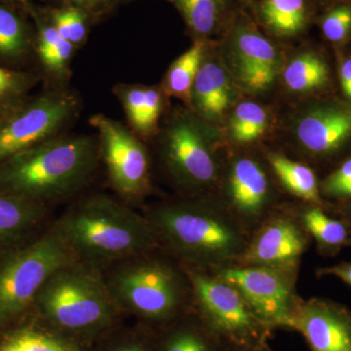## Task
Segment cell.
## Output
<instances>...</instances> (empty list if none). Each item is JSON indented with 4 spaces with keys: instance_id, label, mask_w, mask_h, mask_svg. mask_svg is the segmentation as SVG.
<instances>
[{
    "instance_id": "cell-1",
    "label": "cell",
    "mask_w": 351,
    "mask_h": 351,
    "mask_svg": "<svg viewBox=\"0 0 351 351\" xmlns=\"http://www.w3.org/2000/svg\"><path fill=\"white\" fill-rule=\"evenodd\" d=\"M143 214L159 246L189 267L215 270L237 265L250 239L218 200L204 195L162 201Z\"/></svg>"
},
{
    "instance_id": "cell-2",
    "label": "cell",
    "mask_w": 351,
    "mask_h": 351,
    "mask_svg": "<svg viewBox=\"0 0 351 351\" xmlns=\"http://www.w3.org/2000/svg\"><path fill=\"white\" fill-rule=\"evenodd\" d=\"M101 163L97 135L64 133L0 164V195L54 209L88 193Z\"/></svg>"
},
{
    "instance_id": "cell-3",
    "label": "cell",
    "mask_w": 351,
    "mask_h": 351,
    "mask_svg": "<svg viewBox=\"0 0 351 351\" xmlns=\"http://www.w3.org/2000/svg\"><path fill=\"white\" fill-rule=\"evenodd\" d=\"M53 223L75 260L99 270L159 246L144 214L107 193L80 195Z\"/></svg>"
},
{
    "instance_id": "cell-4",
    "label": "cell",
    "mask_w": 351,
    "mask_h": 351,
    "mask_svg": "<svg viewBox=\"0 0 351 351\" xmlns=\"http://www.w3.org/2000/svg\"><path fill=\"white\" fill-rule=\"evenodd\" d=\"M122 313L158 329L193 311L186 267L160 246L100 270Z\"/></svg>"
},
{
    "instance_id": "cell-5",
    "label": "cell",
    "mask_w": 351,
    "mask_h": 351,
    "mask_svg": "<svg viewBox=\"0 0 351 351\" xmlns=\"http://www.w3.org/2000/svg\"><path fill=\"white\" fill-rule=\"evenodd\" d=\"M32 311L60 331L91 345L126 318L100 270L80 262L64 265L47 279Z\"/></svg>"
},
{
    "instance_id": "cell-6",
    "label": "cell",
    "mask_w": 351,
    "mask_h": 351,
    "mask_svg": "<svg viewBox=\"0 0 351 351\" xmlns=\"http://www.w3.org/2000/svg\"><path fill=\"white\" fill-rule=\"evenodd\" d=\"M75 262L53 221L34 239L4 254L0 258V328L31 313L47 279Z\"/></svg>"
},
{
    "instance_id": "cell-7",
    "label": "cell",
    "mask_w": 351,
    "mask_h": 351,
    "mask_svg": "<svg viewBox=\"0 0 351 351\" xmlns=\"http://www.w3.org/2000/svg\"><path fill=\"white\" fill-rule=\"evenodd\" d=\"M184 267L193 285V311L223 350L255 351L269 345L272 331L232 284L210 270Z\"/></svg>"
},
{
    "instance_id": "cell-8",
    "label": "cell",
    "mask_w": 351,
    "mask_h": 351,
    "mask_svg": "<svg viewBox=\"0 0 351 351\" xmlns=\"http://www.w3.org/2000/svg\"><path fill=\"white\" fill-rule=\"evenodd\" d=\"M80 95L69 86H44L0 119V164L66 133L82 112Z\"/></svg>"
},
{
    "instance_id": "cell-9",
    "label": "cell",
    "mask_w": 351,
    "mask_h": 351,
    "mask_svg": "<svg viewBox=\"0 0 351 351\" xmlns=\"http://www.w3.org/2000/svg\"><path fill=\"white\" fill-rule=\"evenodd\" d=\"M210 271L232 284L270 331H295L302 302L297 293L299 269L232 265Z\"/></svg>"
},
{
    "instance_id": "cell-10",
    "label": "cell",
    "mask_w": 351,
    "mask_h": 351,
    "mask_svg": "<svg viewBox=\"0 0 351 351\" xmlns=\"http://www.w3.org/2000/svg\"><path fill=\"white\" fill-rule=\"evenodd\" d=\"M101 161L115 196L129 205L145 199L152 191V162L144 141L128 126L103 113L92 115Z\"/></svg>"
},
{
    "instance_id": "cell-11",
    "label": "cell",
    "mask_w": 351,
    "mask_h": 351,
    "mask_svg": "<svg viewBox=\"0 0 351 351\" xmlns=\"http://www.w3.org/2000/svg\"><path fill=\"white\" fill-rule=\"evenodd\" d=\"M205 132L195 115L181 113L171 120L161 137L164 167L186 195H203L218 181V162Z\"/></svg>"
},
{
    "instance_id": "cell-12",
    "label": "cell",
    "mask_w": 351,
    "mask_h": 351,
    "mask_svg": "<svg viewBox=\"0 0 351 351\" xmlns=\"http://www.w3.org/2000/svg\"><path fill=\"white\" fill-rule=\"evenodd\" d=\"M311 237L294 212L276 210L251 232L237 265L299 269Z\"/></svg>"
},
{
    "instance_id": "cell-13",
    "label": "cell",
    "mask_w": 351,
    "mask_h": 351,
    "mask_svg": "<svg viewBox=\"0 0 351 351\" xmlns=\"http://www.w3.org/2000/svg\"><path fill=\"white\" fill-rule=\"evenodd\" d=\"M267 172L252 157L232 161L226 176L225 200L221 205L249 233L276 211Z\"/></svg>"
},
{
    "instance_id": "cell-14",
    "label": "cell",
    "mask_w": 351,
    "mask_h": 351,
    "mask_svg": "<svg viewBox=\"0 0 351 351\" xmlns=\"http://www.w3.org/2000/svg\"><path fill=\"white\" fill-rule=\"evenodd\" d=\"M295 332L311 351H351V309L326 298L302 300Z\"/></svg>"
},
{
    "instance_id": "cell-15",
    "label": "cell",
    "mask_w": 351,
    "mask_h": 351,
    "mask_svg": "<svg viewBox=\"0 0 351 351\" xmlns=\"http://www.w3.org/2000/svg\"><path fill=\"white\" fill-rule=\"evenodd\" d=\"M295 135L302 149L315 158L334 156L351 137V108H318L298 122Z\"/></svg>"
},
{
    "instance_id": "cell-16",
    "label": "cell",
    "mask_w": 351,
    "mask_h": 351,
    "mask_svg": "<svg viewBox=\"0 0 351 351\" xmlns=\"http://www.w3.org/2000/svg\"><path fill=\"white\" fill-rule=\"evenodd\" d=\"M232 49L237 77L246 89L261 92L271 86L278 73V55L265 36L242 27L235 34Z\"/></svg>"
},
{
    "instance_id": "cell-17",
    "label": "cell",
    "mask_w": 351,
    "mask_h": 351,
    "mask_svg": "<svg viewBox=\"0 0 351 351\" xmlns=\"http://www.w3.org/2000/svg\"><path fill=\"white\" fill-rule=\"evenodd\" d=\"M93 346L60 331L34 311L0 328V351H93Z\"/></svg>"
},
{
    "instance_id": "cell-18",
    "label": "cell",
    "mask_w": 351,
    "mask_h": 351,
    "mask_svg": "<svg viewBox=\"0 0 351 351\" xmlns=\"http://www.w3.org/2000/svg\"><path fill=\"white\" fill-rule=\"evenodd\" d=\"M27 14L36 27V71L45 82L44 86H69L71 61L77 49L58 34L40 6L32 3Z\"/></svg>"
},
{
    "instance_id": "cell-19",
    "label": "cell",
    "mask_w": 351,
    "mask_h": 351,
    "mask_svg": "<svg viewBox=\"0 0 351 351\" xmlns=\"http://www.w3.org/2000/svg\"><path fill=\"white\" fill-rule=\"evenodd\" d=\"M53 210L17 196L0 195V245L20 246L25 244L20 240L38 237L55 219Z\"/></svg>"
},
{
    "instance_id": "cell-20",
    "label": "cell",
    "mask_w": 351,
    "mask_h": 351,
    "mask_svg": "<svg viewBox=\"0 0 351 351\" xmlns=\"http://www.w3.org/2000/svg\"><path fill=\"white\" fill-rule=\"evenodd\" d=\"M36 63V27L29 14L0 4V66L32 69Z\"/></svg>"
},
{
    "instance_id": "cell-21",
    "label": "cell",
    "mask_w": 351,
    "mask_h": 351,
    "mask_svg": "<svg viewBox=\"0 0 351 351\" xmlns=\"http://www.w3.org/2000/svg\"><path fill=\"white\" fill-rule=\"evenodd\" d=\"M112 92L121 104L132 132L143 141L156 135L164 107L162 88L117 83Z\"/></svg>"
},
{
    "instance_id": "cell-22",
    "label": "cell",
    "mask_w": 351,
    "mask_h": 351,
    "mask_svg": "<svg viewBox=\"0 0 351 351\" xmlns=\"http://www.w3.org/2000/svg\"><path fill=\"white\" fill-rule=\"evenodd\" d=\"M232 98V82L226 69L204 58L191 89L189 107L201 119L212 121L223 117Z\"/></svg>"
},
{
    "instance_id": "cell-23",
    "label": "cell",
    "mask_w": 351,
    "mask_h": 351,
    "mask_svg": "<svg viewBox=\"0 0 351 351\" xmlns=\"http://www.w3.org/2000/svg\"><path fill=\"white\" fill-rule=\"evenodd\" d=\"M297 216L323 257H335L341 249L350 247V232L345 221L331 216L322 207L306 203Z\"/></svg>"
},
{
    "instance_id": "cell-24",
    "label": "cell",
    "mask_w": 351,
    "mask_h": 351,
    "mask_svg": "<svg viewBox=\"0 0 351 351\" xmlns=\"http://www.w3.org/2000/svg\"><path fill=\"white\" fill-rule=\"evenodd\" d=\"M158 351H225L195 311L156 329Z\"/></svg>"
},
{
    "instance_id": "cell-25",
    "label": "cell",
    "mask_w": 351,
    "mask_h": 351,
    "mask_svg": "<svg viewBox=\"0 0 351 351\" xmlns=\"http://www.w3.org/2000/svg\"><path fill=\"white\" fill-rule=\"evenodd\" d=\"M267 158L277 179L291 195L328 211L330 205L323 199L317 177L311 167L276 152H270Z\"/></svg>"
},
{
    "instance_id": "cell-26",
    "label": "cell",
    "mask_w": 351,
    "mask_h": 351,
    "mask_svg": "<svg viewBox=\"0 0 351 351\" xmlns=\"http://www.w3.org/2000/svg\"><path fill=\"white\" fill-rule=\"evenodd\" d=\"M205 54L206 44L197 39L189 49L178 57L164 76L161 86L164 93L191 105V89Z\"/></svg>"
},
{
    "instance_id": "cell-27",
    "label": "cell",
    "mask_w": 351,
    "mask_h": 351,
    "mask_svg": "<svg viewBox=\"0 0 351 351\" xmlns=\"http://www.w3.org/2000/svg\"><path fill=\"white\" fill-rule=\"evenodd\" d=\"M93 351H158L156 330L138 321H124L98 339Z\"/></svg>"
},
{
    "instance_id": "cell-28",
    "label": "cell",
    "mask_w": 351,
    "mask_h": 351,
    "mask_svg": "<svg viewBox=\"0 0 351 351\" xmlns=\"http://www.w3.org/2000/svg\"><path fill=\"white\" fill-rule=\"evenodd\" d=\"M286 86L297 93L320 89L329 82V69L321 58L304 53L294 58L284 69Z\"/></svg>"
},
{
    "instance_id": "cell-29",
    "label": "cell",
    "mask_w": 351,
    "mask_h": 351,
    "mask_svg": "<svg viewBox=\"0 0 351 351\" xmlns=\"http://www.w3.org/2000/svg\"><path fill=\"white\" fill-rule=\"evenodd\" d=\"M36 69H12L0 66V119L25 103L41 82Z\"/></svg>"
},
{
    "instance_id": "cell-30",
    "label": "cell",
    "mask_w": 351,
    "mask_h": 351,
    "mask_svg": "<svg viewBox=\"0 0 351 351\" xmlns=\"http://www.w3.org/2000/svg\"><path fill=\"white\" fill-rule=\"evenodd\" d=\"M262 13L270 29L283 36H292L306 24L304 0H263Z\"/></svg>"
},
{
    "instance_id": "cell-31",
    "label": "cell",
    "mask_w": 351,
    "mask_h": 351,
    "mask_svg": "<svg viewBox=\"0 0 351 351\" xmlns=\"http://www.w3.org/2000/svg\"><path fill=\"white\" fill-rule=\"evenodd\" d=\"M269 117L265 108L253 101H243L235 108L230 122L233 142L251 144L262 137L267 127Z\"/></svg>"
},
{
    "instance_id": "cell-32",
    "label": "cell",
    "mask_w": 351,
    "mask_h": 351,
    "mask_svg": "<svg viewBox=\"0 0 351 351\" xmlns=\"http://www.w3.org/2000/svg\"><path fill=\"white\" fill-rule=\"evenodd\" d=\"M58 34L78 49L86 43L90 25L93 24L86 14L71 7H41Z\"/></svg>"
},
{
    "instance_id": "cell-33",
    "label": "cell",
    "mask_w": 351,
    "mask_h": 351,
    "mask_svg": "<svg viewBox=\"0 0 351 351\" xmlns=\"http://www.w3.org/2000/svg\"><path fill=\"white\" fill-rule=\"evenodd\" d=\"M189 29L198 36L213 32L218 21V0H173Z\"/></svg>"
},
{
    "instance_id": "cell-34",
    "label": "cell",
    "mask_w": 351,
    "mask_h": 351,
    "mask_svg": "<svg viewBox=\"0 0 351 351\" xmlns=\"http://www.w3.org/2000/svg\"><path fill=\"white\" fill-rule=\"evenodd\" d=\"M320 191L322 197L338 201V204L351 202V156L323 180Z\"/></svg>"
},
{
    "instance_id": "cell-35",
    "label": "cell",
    "mask_w": 351,
    "mask_h": 351,
    "mask_svg": "<svg viewBox=\"0 0 351 351\" xmlns=\"http://www.w3.org/2000/svg\"><path fill=\"white\" fill-rule=\"evenodd\" d=\"M55 7H71L86 14L92 23L98 22L112 12L124 0H49Z\"/></svg>"
},
{
    "instance_id": "cell-36",
    "label": "cell",
    "mask_w": 351,
    "mask_h": 351,
    "mask_svg": "<svg viewBox=\"0 0 351 351\" xmlns=\"http://www.w3.org/2000/svg\"><path fill=\"white\" fill-rule=\"evenodd\" d=\"M351 29V9L339 6L328 13L322 23V31L329 40L338 43L348 36Z\"/></svg>"
},
{
    "instance_id": "cell-37",
    "label": "cell",
    "mask_w": 351,
    "mask_h": 351,
    "mask_svg": "<svg viewBox=\"0 0 351 351\" xmlns=\"http://www.w3.org/2000/svg\"><path fill=\"white\" fill-rule=\"evenodd\" d=\"M316 276L338 277L341 281L351 286V262H341L332 267H320L316 270Z\"/></svg>"
},
{
    "instance_id": "cell-38",
    "label": "cell",
    "mask_w": 351,
    "mask_h": 351,
    "mask_svg": "<svg viewBox=\"0 0 351 351\" xmlns=\"http://www.w3.org/2000/svg\"><path fill=\"white\" fill-rule=\"evenodd\" d=\"M328 213L334 214L335 217L345 221L350 232V246H351V202L338 204L337 206L330 205Z\"/></svg>"
},
{
    "instance_id": "cell-39",
    "label": "cell",
    "mask_w": 351,
    "mask_h": 351,
    "mask_svg": "<svg viewBox=\"0 0 351 351\" xmlns=\"http://www.w3.org/2000/svg\"><path fill=\"white\" fill-rule=\"evenodd\" d=\"M339 75H341V83L343 92L348 98L351 99V58L346 60L341 64Z\"/></svg>"
},
{
    "instance_id": "cell-40",
    "label": "cell",
    "mask_w": 351,
    "mask_h": 351,
    "mask_svg": "<svg viewBox=\"0 0 351 351\" xmlns=\"http://www.w3.org/2000/svg\"><path fill=\"white\" fill-rule=\"evenodd\" d=\"M32 3H34V0H0V4L14 7L27 14Z\"/></svg>"
},
{
    "instance_id": "cell-41",
    "label": "cell",
    "mask_w": 351,
    "mask_h": 351,
    "mask_svg": "<svg viewBox=\"0 0 351 351\" xmlns=\"http://www.w3.org/2000/svg\"><path fill=\"white\" fill-rule=\"evenodd\" d=\"M265 351H274V350H272L271 348H270V346H267V348H265Z\"/></svg>"
},
{
    "instance_id": "cell-42",
    "label": "cell",
    "mask_w": 351,
    "mask_h": 351,
    "mask_svg": "<svg viewBox=\"0 0 351 351\" xmlns=\"http://www.w3.org/2000/svg\"><path fill=\"white\" fill-rule=\"evenodd\" d=\"M267 346H269V345H267ZM267 346H265V348H263V350H255V351H265V348H267Z\"/></svg>"
},
{
    "instance_id": "cell-43",
    "label": "cell",
    "mask_w": 351,
    "mask_h": 351,
    "mask_svg": "<svg viewBox=\"0 0 351 351\" xmlns=\"http://www.w3.org/2000/svg\"><path fill=\"white\" fill-rule=\"evenodd\" d=\"M127 1H133V0H127Z\"/></svg>"
}]
</instances>
